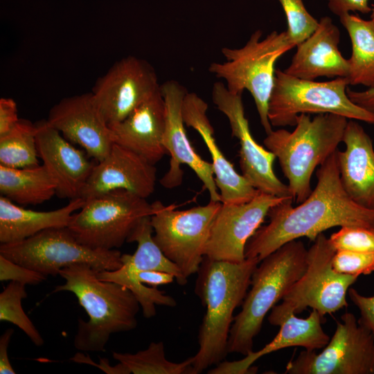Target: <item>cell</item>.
Returning a JSON list of instances; mask_svg holds the SVG:
<instances>
[{
  "instance_id": "obj_1",
  "label": "cell",
  "mask_w": 374,
  "mask_h": 374,
  "mask_svg": "<svg viewBox=\"0 0 374 374\" xmlns=\"http://www.w3.org/2000/svg\"><path fill=\"white\" fill-rule=\"evenodd\" d=\"M336 152L317 170V186L305 201L294 207L293 198H288L269 209V222L248 240L245 258L256 257L260 262L290 241L302 237L314 241L320 233L336 226L374 230V209L356 204L343 188Z\"/></svg>"
},
{
  "instance_id": "obj_2",
  "label": "cell",
  "mask_w": 374,
  "mask_h": 374,
  "mask_svg": "<svg viewBox=\"0 0 374 374\" xmlns=\"http://www.w3.org/2000/svg\"><path fill=\"white\" fill-rule=\"evenodd\" d=\"M258 258L240 262L215 260L206 256L197 271L195 292L206 311L198 335L199 350L193 356V374L224 360L233 312L241 305L259 264Z\"/></svg>"
},
{
  "instance_id": "obj_3",
  "label": "cell",
  "mask_w": 374,
  "mask_h": 374,
  "mask_svg": "<svg viewBox=\"0 0 374 374\" xmlns=\"http://www.w3.org/2000/svg\"><path fill=\"white\" fill-rule=\"evenodd\" d=\"M96 270L87 264H75L62 269L65 280L53 293L72 292L85 310L89 319H78L73 346L79 350L104 351L111 335L136 328L140 304L125 287L98 278Z\"/></svg>"
},
{
  "instance_id": "obj_4",
  "label": "cell",
  "mask_w": 374,
  "mask_h": 374,
  "mask_svg": "<svg viewBox=\"0 0 374 374\" xmlns=\"http://www.w3.org/2000/svg\"><path fill=\"white\" fill-rule=\"evenodd\" d=\"M348 118L334 114L297 117L295 128L272 130L263 140L265 147L278 159L293 197L300 204L312 193L315 168L337 150Z\"/></svg>"
},
{
  "instance_id": "obj_5",
  "label": "cell",
  "mask_w": 374,
  "mask_h": 374,
  "mask_svg": "<svg viewBox=\"0 0 374 374\" xmlns=\"http://www.w3.org/2000/svg\"><path fill=\"white\" fill-rule=\"evenodd\" d=\"M307 266L308 249L298 240L284 244L259 262L242 310L234 317L229 337V353L244 356L253 350L254 338L261 330L264 318L303 275Z\"/></svg>"
},
{
  "instance_id": "obj_6",
  "label": "cell",
  "mask_w": 374,
  "mask_h": 374,
  "mask_svg": "<svg viewBox=\"0 0 374 374\" xmlns=\"http://www.w3.org/2000/svg\"><path fill=\"white\" fill-rule=\"evenodd\" d=\"M261 30L254 31L241 48L224 47L226 60L213 62L208 71L226 81L227 89L235 93L247 90L253 98L260 123L266 134L271 132L268 105L275 80V64L280 56L295 45L285 31L274 30L262 39Z\"/></svg>"
},
{
  "instance_id": "obj_7",
  "label": "cell",
  "mask_w": 374,
  "mask_h": 374,
  "mask_svg": "<svg viewBox=\"0 0 374 374\" xmlns=\"http://www.w3.org/2000/svg\"><path fill=\"white\" fill-rule=\"evenodd\" d=\"M346 78L329 81L305 80L276 69L268 105L271 126H295L301 114H334L374 125V114L353 103Z\"/></svg>"
},
{
  "instance_id": "obj_8",
  "label": "cell",
  "mask_w": 374,
  "mask_h": 374,
  "mask_svg": "<svg viewBox=\"0 0 374 374\" xmlns=\"http://www.w3.org/2000/svg\"><path fill=\"white\" fill-rule=\"evenodd\" d=\"M308 249V266L303 275L291 287L283 302L271 310L268 321L273 326L286 315L302 312L307 308L324 317L348 306L346 294L358 276L337 272L332 267L336 252L329 238L320 233Z\"/></svg>"
},
{
  "instance_id": "obj_9",
  "label": "cell",
  "mask_w": 374,
  "mask_h": 374,
  "mask_svg": "<svg viewBox=\"0 0 374 374\" xmlns=\"http://www.w3.org/2000/svg\"><path fill=\"white\" fill-rule=\"evenodd\" d=\"M154 212L152 203L125 190L85 199L74 213L68 228L82 244L93 249L121 247L144 217Z\"/></svg>"
},
{
  "instance_id": "obj_10",
  "label": "cell",
  "mask_w": 374,
  "mask_h": 374,
  "mask_svg": "<svg viewBox=\"0 0 374 374\" xmlns=\"http://www.w3.org/2000/svg\"><path fill=\"white\" fill-rule=\"evenodd\" d=\"M0 255L45 276L59 275L62 269L87 264L98 271L115 270L123 263L117 249H93L80 244L69 228H51L24 240L1 244Z\"/></svg>"
},
{
  "instance_id": "obj_11",
  "label": "cell",
  "mask_w": 374,
  "mask_h": 374,
  "mask_svg": "<svg viewBox=\"0 0 374 374\" xmlns=\"http://www.w3.org/2000/svg\"><path fill=\"white\" fill-rule=\"evenodd\" d=\"M222 204L209 201L204 206L176 210L174 205L166 206L160 201L152 203L153 239L187 278L199 269L213 222Z\"/></svg>"
},
{
  "instance_id": "obj_12",
  "label": "cell",
  "mask_w": 374,
  "mask_h": 374,
  "mask_svg": "<svg viewBox=\"0 0 374 374\" xmlns=\"http://www.w3.org/2000/svg\"><path fill=\"white\" fill-rule=\"evenodd\" d=\"M288 374H374V335L346 312L319 353L303 350L286 366Z\"/></svg>"
},
{
  "instance_id": "obj_13",
  "label": "cell",
  "mask_w": 374,
  "mask_h": 374,
  "mask_svg": "<svg viewBox=\"0 0 374 374\" xmlns=\"http://www.w3.org/2000/svg\"><path fill=\"white\" fill-rule=\"evenodd\" d=\"M242 94L231 92L222 82H216L212 89L213 103L226 116L231 136L238 140L242 175L260 192L278 197L293 198L288 185L283 183L274 173L275 155L260 145L251 134Z\"/></svg>"
},
{
  "instance_id": "obj_14",
  "label": "cell",
  "mask_w": 374,
  "mask_h": 374,
  "mask_svg": "<svg viewBox=\"0 0 374 374\" xmlns=\"http://www.w3.org/2000/svg\"><path fill=\"white\" fill-rule=\"evenodd\" d=\"M160 86L157 73L148 62L129 55L116 62L99 77L91 93L110 126L125 119Z\"/></svg>"
},
{
  "instance_id": "obj_15",
  "label": "cell",
  "mask_w": 374,
  "mask_h": 374,
  "mask_svg": "<svg viewBox=\"0 0 374 374\" xmlns=\"http://www.w3.org/2000/svg\"><path fill=\"white\" fill-rule=\"evenodd\" d=\"M166 110V125L163 143L170 155L168 171L160 182L166 188H174L182 181L181 165H187L208 192L210 201L221 202L211 162L203 159L189 141L183 118L182 107L186 89L176 80H168L161 85Z\"/></svg>"
},
{
  "instance_id": "obj_16",
  "label": "cell",
  "mask_w": 374,
  "mask_h": 374,
  "mask_svg": "<svg viewBox=\"0 0 374 374\" xmlns=\"http://www.w3.org/2000/svg\"><path fill=\"white\" fill-rule=\"evenodd\" d=\"M285 199L288 198L259 192L244 203L222 202L211 226L205 256L215 260L242 262L248 240L261 226L269 209Z\"/></svg>"
},
{
  "instance_id": "obj_17",
  "label": "cell",
  "mask_w": 374,
  "mask_h": 374,
  "mask_svg": "<svg viewBox=\"0 0 374 374\" xmlns=\"http://www.w3.org/2000/svg\"><path fill=\"white\" fill-rule=\"evenodd\" d=\"M48 123L91 158L103 160L114 143V136L91 92L65 97L49 111Z\"/></svg>"
},
{
  "instance_id": "obj_18",
  "label": "cell",
  "mask_w": 374,
  "mask_h": 374,
  "mask_svg": "<svg viewBox=\"0 0 374 374\" xmlns=\"http://www.w3.org/2000/svg\"><path fill=\"white\" fill-rule=\"evenodd\" d=\"M94 164L80 197L84 199L115 190H125L147 199L155 188L154 164L136 152L114 143L108 154Z\"/></svg>"
},
{
  "instance_id": "obj_19",
  "label": "cell",
  "mask_w": 374,
  "mask_h": 374,
  "mask_svg": "<svg viewBox=\"0 0 374 374\" xmlns=\"http://www.w3.org/2000/svg\"><path fill=\"white\" fill-rule=\"evenodd\" d=\"M35 124L38 156L55 184L56 195L70 200L80 197L94 164L46 119Z\"/></svg>"
},
{
  "instance_id": "obj_20",
  "label": "cell",
  "mask_w": 374,
  "mask_h": 374,
  "mask_svg": "<svg viewBox=\"0 0 374 374\" xmlns=\"http://www.w3.org/2000/svg\"><path fill=\"white\" fill-rule=\"evenodd\" d=\"M208 104L195 93L187 92L183 102L182 114L186 126L201 136L211 157L215 183L221 202L240 204L252 199L260 192L234 168L218 147L214 129L206 115Z\"/></svg>"
},
{
  "instance_id": "obj_21",
  "label": "cell",
  "mask_w": 374,
  "mask_h": 374,
  "mask_svg": "<svg viewBox=\"0 0 374 374\" xmlns=\"http://www.w3.org/2000/svg\"><path fill=\"white\" fill-rule=\"evenodd\" d=\"M340 31L328 16L319 20L317 29L296 45L286 73L314 80L320 77L346 78L348 62L339 48Z\"/></svg>"
},
{
  "instance_id": "obj_22",
  "label": "cell",
  "mask_w": 374,
  "mask_h": 374,
  "mask_svg": "<svg viewBox=\"0 0 374 374\" xmlns=\"http://www.w3.org/2000/svg\"><path fill=\"white\" fill-rule=\"evenodd\" d=\"M337 162L343 188L356 204L374 209V148L373 141L355 120L348 119Z\"/></svg>"
},
{
  "instance_id": "obj_23",
  "label": "cell",
  "mask_w": 374,
  "mask_h": 374,
  "mask_svg": "<svg viewBox=\"0 0 374 374\" xmlns=\"http://www.w3.org/2000/svg\"><path fill=\"white\" fill-rule=\"evenodd\" d=\"M166 110L160 89L121 122L109 126L114 143L157 163L167 154L163 139Z\"/></svg>"
},
{
  "instance_id": "obj_24",
  "label": "cell",
  "mask_w": 374,
  "mask_h": 374,
  "mask_svg": "<svg viewBox=\"0 0 374 374\" xmlns=\"http://www.w3.org/2000/svg\"><path fill=\"white\" fill-rule=\"evenodd\" d=\"M322 319L316 310H312L305 319L296 317L294 313L287 314L278 323L277 326H280L278 334L262 348L251 351L240 360H224L208 373H255L256 370L251 365L259 358L274 351L292 346H301L307 350L322 349L330 339L322 328Z\"/></svg>"
},
{
  "instance_id": "obj_25",
  "label": "cell",
  "mask_w": 374,
  "mask_h": 374,
  "mask_svg": "<svg viewBox=\"0 0 374 374\" xmlns=\"http://www.w3.org/2000/svg\"><path fill=\"white\" fill-rule=\"evenodd\" d=\"M85 199H71L66 206L50 211H36L19 206L8 198L0 197V242L9 244L24 240L45 229L66 227L75 211Z\"/></svg>"
},
{
  "instance_id": "obj_26",
  "label": "cell",
  "mask_w": 374,
  "mask_h": 374,
  "mask_svg": "<svg viewBox=\"0 0 374 374\" xmlns=\"http://www.w3.org/2000/svg\"><path fill=\"white\" fill-rule=\"evenodd\" d=\"M1 195L20 205H37L56 195V186L45 166L12 168L0 165Z\"/></svg>"
},
{
  "instance_id": "obj_27",
  "label": "cell",
  "mask_w": 374,
  "mask_h": 374,
  "mask_svg": "<svg viewBox=\"0 0 374 374\" xmlns=\"http://www.w3.org/2000/svg\"><path fill=\"white\" fill-rule=\"evenodd\" d=\"M352 46L346 77L349 85L374 87V20L347 13L339 17Z\"/></svg>"
},
{
  "instance_id": "obj_28",
  "label": "cell",
  "mask_w": 374,
  "mask_h": 374,
  "mask_svg": "<svg viewBox=\"0 0 374 374\" xmlns=\"http://www.w3.org/2000/svg\"><path fill=\"white\" fill-rule=\"evenodd\" d=\"M150 217L143 218L127 238V242H136L137 248L133 254H122L121 261L127 263L136 271H165L173 274L178 284H186L188 278L154 242Z\"/></svg>"
},
{
  "instance_id": "obj_29",
  "label": "cell",
  "mask_w": 374,
  "mask_h": 374,
  "mask_svg": "<svg viewBox=\"0 0 374 374\" xmlns=\"http://www.w3.org/2000/svg\"><path fill=\"white\" fill-rule=\"evenodd\" d=\"M35 135V124L19 118L8 132L0 135V165L12 168L39 165Z\"/></svg>"
},
{
  "instance_id": "obj_30",
  "label": "cell",
  "mask_w": 374,
  "mask_h": 374,
  "mask_svg": "<svg viewBox=\"0 0 374 374\" xmlns=\"http://www.w3.org/2000/svg\"><path fill=\"white\" fill-rule=\"evenodd\" d=\"M112 357L133 374H193V357L179 363L171 362L166 357L162 341L151 342L134 354L113 352Z\"/></svg>"
},
{
  "instance_id": "obj_31",
  "label": "cell",
  "mask_w": 374,
  "mask_h": 374,
  "mask_svg": "<svg viewBox=\"0 0 374 374\" xmlns=\"http://www.w3.org/2000/svg\"><path fill=\"white\" fill-rule=\"evenodd\" d=\"M97 276L100 280L116 283L130 290L138 300L145 318L156 315L157 305L167 307L177 305L173 297L156 287H149L139 282L136 276L123 265L115 270L98 271Z\"/></svg>"
},
{
  "instance_id": "obj_32",
  "label": "cell",
  "mask_w": 374,
  "mask_h": 374,
  "mask_svg": "<svg viewBox=\"0 0 374 374\" xmlns=\"http://www.w3.org/2000/svg\"><path fill=\"white\" fill-rule=\"evenodd\" d=\"M26 297V285L10 281L0 293V321L17 326L35 346H41L44 339L21 305L22 300Z\"/></svg>"
},
{
  "instance_id": "obj_33",
  "label": "cell",
  "mask_w": 374,
  "mask_h": 374,
  "mask_svg": "<svg viewBox=\"0 0 374 374\" xmlns=\"http://www.w3.org/2000/svg\"><path fill=\"white\" fill-rule=\"evenodd\" d=\"M278 1L285 15L287 35L296 46L317 29L319 21L307 10L303 0Z\"/></svg>"
},
{
  "instance_id": "obj_34",
  "label": "cell",
  "mask_w": 374,
  "mask_h": 374,
  "mask_svg": "<svg viewBox=\"0 0 374 374\" xmlns=\"http://www.w3.org/2000/svg\"><path fill=\"white\" fill-rule=\"evenodd\" d=\"M330 242L336 251L374 252V230L360 226H342L331 234Z\"/></svg>"
},
{
  "instance_id": "obj_35",
  "label": "cell",
  "mask_w": 374,
  "mask_h": 374,
  "mask_svg": "<svg viewBox=\"0 0 374 374\" xmlns=\"http://www.w3.org/2000/svg\"><path fill=\"white\" fill-rule=\"evenodd\" d=\"M332 267L339 273L359 276L374 272V252L364 253L346 250L336 251Z\"/></svg>"
},
{
  "instance_id": "obj_36",
  "label": "cell",
  "mask_w": 374,
  "mask_h": 374,
  "mask_svg": "<svg viewBox=\"0 0 374 374\" xmlns=\"http://www.w3.org/2000/svg\"><path fill=\"white\" fill-rule=\"evenodd\" d=\"M46 276L33 269L17 264L0 255V280L16 281L25 285H37Z\"/></svg>"
},
{
  "instance_id": "obj_37",
  "label": "cell",
  "mask_w": 374,
  "mask_h": 374,
  "mask_svg": "<svg viewBox=\"0 0 374 374\" xmlns=\"http://www.w3.org/2000/svg\"><path fill=\"white\" fill-rule=\"evenodd\" d=\"M348 294L359 311L360 318L358 322L374 335V295L364 296L353 287L348 289Z\"/></svg>"
},
{
  "instance_id": "obj_38",
  "label": "cell",
  "mask_w": 374,
  "mask_h": 374,
  "mask_svg": "<svg viewBox=\"0 0 374 374\" xmlns=\"http://www.w3.org/2000/svg\"><path fill=\"white\" fill-rule=\"evenodd\" d=\"M327 1L330 10L339 17L350 12L368 14L372 11L368 5L369 0H327Z\"/></svg>"
},
{
  "instance_id": "obj_39",
  "label": "cell",
  "mask_w": 374,
  "mask_h": 374,
  "mask_svg": "<svg viewBox=\"0 0 374 374\" xmlns=\"http://www.w3.org/2000/svg\"><path fill=\"white\" fill-rule=\"evenodd\" d=\"M123 266L134 274L137 280L143 284H148L157 287L158 285L172 283L175 277L173 274L155 270L136 271L127 263L123 262Z\"/></svg>"
},
{
  "instance_id": "obj_40",
  "label": "cell",
  "mask_w": 374,
  "mask_h": 374,
  "mask_svg": "<svg viewBox=\"0 0 374 374\" xmlns=\"http://www.w3.org/2000/svg\"><path fill=\"white\" fill-rule=\"evenodd\" d=\"M19 120L16 102L11 98H1L0 135L8 132Z\"/></svg>"
},
{
  "instance_id": "obj_41",
  "label": "cell",
  "mask_w": 374,
  "mask_h": 374,
  "mask_svg": "<svg viewBox=\"0 0 374 374\" xmlns=\"http://www.w3.org/2000/svg\"><path fill=\"white\" fill-rule=\"evenodd\" d=\"M71 360L78 363H84L93 365L108 374L130 373L129 369L121 362H119L116 366H112L109 364V360L106 358H100V364H97L92 362L88 355L86 356L82 353H77L71 358Z\"/></svg>"
},
{
  "instance_id": "obj_42",
  "label": "cell",
  "mask_w": 374,
  "mask_h": 374,
  "mask_svg": "<svg viewBox=\"0 0 374 374\" xmlns=\"http://www.w3.org/2000/svg\"><path fill=\"white\" fill-rule=\"evenodd\" d=\"M14 333L12 328L7 329L0 337V373L1 374H15V371L12 368L8 358V346Z\"/></svg>"
},
{
  "instance_id": "obj_43",
  "label": "cell",
  "mask_w": 374,
  "mask_h": 374,
  "mask_svg": "<svg viewBox=\"0 0 374 374\" xmlns=\"http://www.w3.org/2000/svg\"><path fill=\"white\" fill-rule=\"evenodd\" d=\"M347 94L353 103L374 114V87L364 91L347 89Z\"/></svg>"
},
{
  "instance_id": "obj_44",
  "label": "cell",
  "mask_w": 374,
  "mask_h": 374,
  "mask_svg": "<svg viewBox=\"0 0 374 374\" xmlns=\"http://www.w3.org/2000/svg\"><path fill=\"white\" fill-rule=\"evenodd\" d=\"M371 19L374 20V6L373 8H372V11L371 12Z\"/></svg>"
}]
</instances>
